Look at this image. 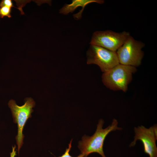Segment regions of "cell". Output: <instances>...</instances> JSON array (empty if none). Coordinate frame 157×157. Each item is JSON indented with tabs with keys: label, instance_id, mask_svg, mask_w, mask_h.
Here are the masks:
<instances>
[{
	"label": "cell",
	"instance_id": "cell-8",
	"mask_svg": "<svg viewBox=\"0 0 157 157\" xmlns=\"http://www.w3.org/2000/svg\"><path fill=\"white\" fill-rule=\"evenodd\" d=\"M93 2L103 4L104 1L102 0H73L70 4H65L60 9L59 13L63 15H67L70 13H72L77 8L81 6V9L78 13L73 15L74 18L78 19L81 18L82 13L86 6Z\"/></svg>",
	"mask_w": 157,
	"mask_h": 157
},
{
	"label": "cell",
	"instance_id": "cell-7",
	"mask_svg": "<svg viewBox=\"0 0 157 157\" xmlns=\"http://www.w3.org/2000/svg\"><path fill=\"white\" fill-rule=\"evenodd\" d=\"M135 136L134 141L130 144L133 146L138 140L143 144L144 151L149 157H157V148L156 145L157 140V127L156 125L149 129L143 126L135 127Z\"/></svg>",
	"mask_w": 157,
	"mask_h": 157
},
{
	"label": "cell",
	"instance_id": "cell-10",
	"mask_svg": "<svg viewBox=\"0 0 157 157\" xmlns=\"http://www.w3.org/2000/svg\"><path fill=\"white\" fill-rule=\"evenodd\" d=\"M72 140L70 141L69 143L68 144V147L67 148L64 153L61 156L59 157H73L71 156L69 152L72 147ZM76 157H84V156L82 154H81L78 156Z\"/></svg>",
	"mask_w": 157,
	"mask_h": 157
},
{
	"label": "cell",
	"instance_id": "cell-5",
	"mask_svg": "<svg viewBox=\"0 0 157 157\" xmlns=\"http://www.w3.org/2000/svg\"><path fill=\"white\" fill-rule=\"evenodd\" d=\"M86 54L87 63L97 65L104 73L119 64L116 52L100 46L90 44Z\"/></svg>",
	"mask_w": 157,
	"mask_h": 157
},
{
	"label": "cell",
	"instance_id": "cell-11",
	"mask_svg": "<svg viewBox=\"0 0 157 157\" xmlns=\"http://www.w3.org/2000/svg\"><path fill=\"white\" fill-rule=\"evenodd\" d=\"M4 6L15 7L11 0H1L0 2V7Z\"/></svg>",
	"mask_w": 157,
	"mask_h": 157
},
{
	"label": "cell",
	"instance_id": "cell-4",
	"mask_svg": "<svg viewBox=\"0 0 157 157\" xmlns=\"http://www.w3.org/2000/svg\"><path fill=\"white\" fill-rule=\"evenodd\" d=\"M144 43L129 36L116 51L119 64L134 67L139 66L144 55Z\"/></svg>",
	"mask_w": 157,
	"mask_h": 157
},
{
	"label": "cell",
	"instance_id": "cell-6",
	"mask_svg": "<svg viewBox=\"0 0 157 157\" xmlns=\"http://www.w3.org/2000/svg\"><path fill=\"white\" fill-rule=\"evenodd\" d=\"M129 36V33L125 31H96L93 34L90 44L116 52Z\"/></svg>",
	"mask_w": 157,
	"mask_h": 157
},
{
	"label": "cell",
	"instance_id": "cell-9",
	"mask_svg": "<svg viewBox=\"0 0 157 157\" xmlns=\"http://www.w3.org/2000/svg\"><path fill=\"white\" fill-rule=\"evenodd\" d=\"M13 7L6 6L0 7V18H3L5 17L9 18L11 17V14Z\"/></svg>",
	"mask_w": 157,
	"mask_h": 157
},
{
	"label": "cell",
	"instance_id": "cell-3",
	"mask_svg": "<svg viewBox=\"0 0 157 157\" xmlns=\"http://www.w3.org/2000/svg\"><path fill=\"white\" fill-rule=\"evenodd\" d=\"M24 104L21 106L17 105L15 101L13 99L10 100L8 104L12 112L13 122L17 125V134L15 139L19 154L23 144L24 137L23 134V129L28 119L31 117V113L33 111L32 108L35 106V102L31 97L26 98Z\"/></svg>",
	"mask_w": 157,
	"mask_h": 157
},
{
	"label": "cell",
	"instance_id": "cell-2",
	"mask_svg": "<svg viewBox=\"0 0 157 157\" xmlns=\"http://www.w3.org/2000/svg\"><path fill=\"white\" fill-rule=\"evenodd\" d=\"M136 70L135 67L119 64L104 72L102 81L107 88L111 90L125 92L132 80L133 74Z\"/></svg>",
	"mask_w": 157,
	"mask_h": 157
},
{
	"label": "cell",
	"instance_id": "cell-1",
	"mask_svg": "<svg viewBox=\"0 0 157 157\" xmlns=\"http://www.w3.org/2000/svg\"><path fill=\"white\" fill-rule=\"evenodd\" d=\"M104 123L103 120L100 119L94 134L91 136L84 135L82 140L79 142L78 147L84 157H87L89 154L94 152L99 154L102 157H106L103 146L106 136L112 131L122 129L117 126L118 122L115 119H113L111 124L105 129L102 128Z\"/></svg>",
	"mask_w": 157,
	"mask_h": 157
}]
</instances>
